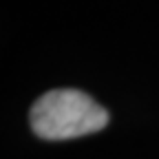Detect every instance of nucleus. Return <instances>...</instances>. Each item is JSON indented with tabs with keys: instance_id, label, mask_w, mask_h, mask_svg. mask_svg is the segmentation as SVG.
Returning a JSON list of instances; mask_svg holds the SVG:
<instances>
[{
	"instance_id": "f257e3e1",
	"label": "nucleus",
	"mask_w": 159,
	"mask_h": 159,
	"mask_svg": "<svg viewBox=\"0 0 159 159\" xmlns=\"http://www.w3.org/2000/svg\"><path fill=\"white\" fill-rule=\"evenodd\" d=\"M108 113L93 97L75 89L49 91L31 108V128L42 139H73L102 130Z\"/></svg>"
}]
</instances>
